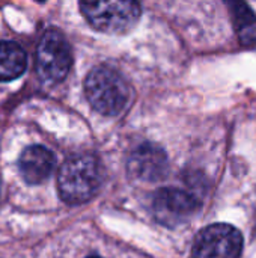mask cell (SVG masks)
Listing matches in <instances>:
<instances>
[{"instance_id": "1", "label": "cell", "mask_w": 256, "mask_h": 258, "mask_svg": "<svg viewBox=\"0 0 256 258\" xmlns=\"http://www.w3.org/2000/svg\"><path fill=\"white\" fill-rule=\"evenodd\" d=\"M103 181V168L94 154L68 157L57 175V189L66 204H81L94 198Z\"/></svg>"}, {"instance_id": "2", "label": "cell", "mask_w": 256, "mask_h": 258, "mask_svg": "<svg viewBox=\"0 0 256 258\" xmlns=\"http://www.w3.org/2000/svg\"><path fill=\"white\" fill-rule=\"evenodd\" d=\"M84 94L89 104L104 116L119 115L131 98L125 77L110 65H98L84 79Z\"/></svg>"}, {"instance_id": "3", "label": "cell", "mask_w": 256, "mask_h": 258, "mask_svg": "<svg viewBox=\"0 0 256 258\" xmlns=\"http://www.w3.org/2000/svg\"><path fill=\"white\" fill-rule=\"evenodd\" d=\"M80 11L86 21L106 35H125L140 20L139 0H80Z\"/></svg>"}, {"instance_id": "4", "label": "cell", "mask_w": 256, "mask_h": 258, "mask_svg": "<svg viewBox=\"0 0 256 258\" xmlns=\"http://www.w3.org/2000/svg\"><path fill=\"white\" fill-rule=\"evenodd\" d=\"M72 67L69 42L57 29H48L39 39L36 48V71L45 83L62 82Z\"/></svg>"}, {"instance_id": "5", "label": "cell", "mask_w": 256, "mask_h": 258, "mask_svg": "<svg viewBox=\"0 0 256 258\" xmlns=\"http://www.w3.org/2000/svg\"><path fill=\"white\" fill-rule=\"evenodd\" d=\"M241 233L228 224H213L201 230L193 243V258H240Z\"/></svg>"}, {"instance_id": "6", "label": "cell", "mask_w": 256, "mask_h": 258, "mask_svg": "<svg viewBox=\"0 0 256 258\" xmlns=\"http://www.w3.org/2000/svg\"><path fill=\"white\" fill-rule=\"evenodd\" d=\"M199 200L189 190L163 187L152 198V213L166 227H177L190 221L199 210Z\"/></svg>"}, {"instance_id": "7", "label": "cell", "mask_w": 256, "mask_h": 258, "mask_svg": "<svg viewBox=\"0 0 256 258\" xmlns=\"http://www.w3.org/2000/svg\"><path fill=\"white\" fill-rule=\"evenodd\" d=\"M169 171V160L163 148L155 144L139 145L128 159V172L142 181H158Z\"/></svg>"}, {"instance_id": "8", "label": "cell", "mask_w": 256, "mask_h": 258, "mask_svg": "<svg viewBox=\"0 0 256 258\" xmlns=\"http://www.w3.org/2000/svg\"><path fill=\"white\" fill-rule=\"evenodd\" d=\"M54 163V154L48 148L42 145H30L21 153L18 169L26 183L39 184L51 175Z\"/></svg>"}, {"instance_id": "9", "label": "cell", "mask_w": 256, "mask_h": 258, "mask_svg": "<svg viewBox=\"0 0 256 258\" xmlns=\"http://www.w3.org/2000/svg\"><path fill=\"white\" fill-rule=\"evenodd\" d=\"M229 9L234 30L243 45L256 42V14L244 0H223Z\"/></svg>"}, {"instance_id": "10", "label": "cell", "mask_w": 256, "mask_h": 258, "mask_svg": "<svg viewBox=\"0 0 256 258\" xmlns=\"http://www.w3.org/2000/svg\"><path fill=\"white\" fill-rule=\"evenodd\" d=\"M27 67V54L23 47L12 41L0 42V82L20 77Z\"/></svg>"}, {"instance_id": "11", "label": "cell", "mask_w": 256, "mask_h": 258, "mask_svg": "<svg viewBox=\"0 0 256 258\" xmlns=\"http://www.w3.org/2000/svg\"><path fill=\"white\" fill-rule=\"evenodd\" d=\"M253 233L256 236V200H255V206H253Z\"/></svg>"}, {"instance_id": "12", "label": "cell", "mask_w": 256, "mask_h": 258, "mask_svg": "<svg viewBox=\"0 0 256 258\" xmlns=\"http://www.w3.org/2000/svg\"><path fill=\"white\" fill-rule=\"evenodd\" d=\"M35 2H39V3H44L45 0H35Z\"/></svg>"}, {"instance_id": "13", "label": "cell", "mask_w": 256, "mask_h": 258, "mask_svg": "<svg viewBox=\"0 0 256 258\" xmlns=\"http://www.w3.org/2000/svg\"><path fill=\"white\" fill-rule=\"evenodd\" d=\"M91 258H100V257H91Z\"/></svg>"}]
</instances>
